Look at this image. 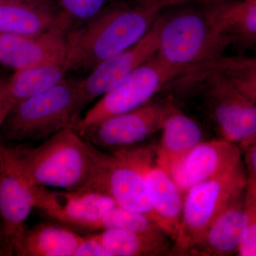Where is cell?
<instances>
[{
    "mask_svg": "<svg viewBox=\"0 0 256 256\" xmlns=\"http://www.w3.org/2000/svg\"><path fill=\"white\" fill-rule=\"evenodd\" d=\"M161 8L134 3L108 5L97 16L67 34L69 70L90 72L140 41L160 16Z\"/></svg>",
    "mask_w": 256,
    "mask_h": 256,
    "instance_id": "cell-1",
    "label": "cell"
},
{
    "mask_svg": "<svg viewBox=\"0 0 256 256\" xmlns=\"http://www.w3.org/2000/svg\"><path fill=\"white\" fill-rule=\"evenodd\" d=\"M8 150L30 186L77 191L85 190L92 178L97 148L68 128L40 146Z\"/></svg>",
    "mask_w": 256,
    "mask_h": 256,
    "instance_id": "cell-2",
    "label": "cell"
},
{
    "mask_svg": "<svg viewBox=\"0 0 256 256\" xmlns=\"http://www.w3.org/2000/svg\"><path fill=\"white\" fill-rule=\"evenodd\" d=\"M82 78H65L50 90L18 102L1 128L10 140L38 142L74 128L87 106Z\"/></svg>",
    "mask_w": 256,
    "mask_h": 256,
    "instance_id": "cell-3",
    "label": "cell"
},
{
    "mask_svg": "<svg viewBox=\"0 0 256 256\" xmlns=\"http://www.w3.org/2000/svg\"><path fill=\"white\" fill-rule=\"evenodd\" d=\"M156 54L172 65L198 69L222 58L232 44L216 26L204 4L161 18Z\"/></svg>",
    "mask_w": 256,
    "mask_h": 256,
    "instance_id": "cell-4",
    "label": "cell"
},
{
    "mask_svg": "<svg viewBox=\"0 0 256 256\" xmlns=\"http://www.w3.org/2000/svg\"><path fill=\"white\" fill-rule=\"evenodd\" d=\"M247 180L242 162L225 174L192 188L184 196L181 222L170 254L184 256L224 210L244 196Z\"/></svg>",
    "mask_w": 256,
    "mask_h": 256,
    "instance_id": "cell-5",
    "label": "cell"
},
{
    "mask_svg": "<svg viewBox=\"0 0 256 256\" xmlns=\"http://www.w3.org/2000/svg\"><path fill=\"white\" fill-rule=\"evenodd\" d=\"M194 70L172 65L156 54L119 85L102 95L73 128L80 133L102 120L138 108L149 102L168 82Z\"/></svg>",
    "mask_w": 256,
    "mask_h": 256,
    "instance_id": "cell-6",
    "label": "cell"
},
{
    "mask_svg": "<svg viewBox=\"0 0 256 256\" xmlns=\"http://www.w3.org/2000/svg\"><path fill=\"white\" fill-rule=\"evenodd\" d=\"M84 190L110 197L119 206L149 217L165 232L151 206L142 173L128 148L108 152L97 148L92 178Z\"/></svg>",
    "mask_w": 256,
    "mask_h": 256,
    "instance_id": "cell-7",
    "label": "cell"
},
{
    "mask_svg": "<svg viewBox=\"0 0 256 256\" xmlns=\"http://www.w3.org/2000/svg\"><path fill=\"white\" fill-rule=\"evenodd\" d=\"M204 82L205 98L222 139L244 149L256 138V102L215 69L196 70Z\"/></svg>",
    "mask_w": 256,
    "mask_h": 256,
    "instance_id": "cell-8",
    "label": "cell"
},
{
    "mask_svg": "<svg viewBox=\"0 0 256 256\" xmlns=\"http://www.w3.org/2000/svg\"><path fill=\"white\" fill-rule=\"evenodd\" d=\"M34 206L32 186L23 178L8 148L2 146L0 174V252L16 255Z\"/></svg>",
    "mask_w": 256,
    "mask_h": 256,
    "instance_id": "cell-9",
    "label": "cell"
},
{
    "mask_svg": "<svg viewBox=\"0 0 256 256\" xmlns=\"http://www.w3.org/2000/svg\"><path fill=\"white\" fill-rule=\"evenodd\" d=\"M169 108L170 106L149 102L102 120L79 134L99 149L114 151L129 148L160 130Z\"/></svg>",
    "mask_w": 256,
    "mask_h": 256,
    "instance_id": "cell-10",
    "label": "cell"
},
{
    "mask_svg": "<svg viewBox=\"0 0 256 256\" xmlns=\"http://www.w3.org/2000/svg\"><path fill=\"white\" fill-rule=\"evenodd\" d=\"M34 206L52 220L73 228L88 230L117 204L110 197L87 190H53L32 186Z\"/></svg>",
    "mask_w": 256,
    "mask_h": 256,
    "instance_id": "cell-11",
    "label": "cell"
},
{
    "mask_svg": "<svg viewBox=\"0 0 256 256\" xmlns=\"http://www.w3.org/2000/svg\"><path fill=\"white\" fill-rule=\"evenodd\" d=\"M242 162V149L237 144L224 139L202 141L169 172L184 197L198 184L225 174Z\"/></svg>",
    "mask_w": 256,
    "mask_h": 256,
    "instance_id": "cell-12",
    "label": "cell"
},
{
    "mask_svg": "<svg viewBox=\"0 0 256 256\" xmlns=\"http://www.w3.org/2000/svg\"><path fill=\"white\" fill-rule=\"evenodd\" d=\"M72 24L35 35L0 33V64L15 70L66 62L67 34Z\"/></svg>",
    "mask_w": 256,
    "mask_h": 256,
    "instance_id": "cell-13",
    "label": "cell"
},
{
    "mask_svg": "<svg viewBox=\"0 0 256 256\" xmlns=\"http://www.w3.org/2000/svg\"><path fill=\"white\" fill-rule=\"evenodd\" d=\"M161 18L158 16L149 32L127 50L100 64L82 78L86 104L119 85L134 70L158 53Z\"/></svg>",
    "mask_w": 256,
    "mask_h": 256,
    "instance_id": "cell-14",
    "label": "cell"
},
{
    "mask_svg": "<svg viewBox=\"0 0 256 256\" xmlns=\"http://www.w3.org/2000/svg\"><path fill=\"white\" fill-rule=\"evenodd\" d=\"M144 176L151 206L174 240L181 222L184 197L168 170L156 163L152 148H128Z\"/></svg>",
    "mask_w": 256,
    "mask_h": 256,
    "instance_id": "cell-15",
    "label": "cell"
},
{
    "mask_svg": "<svg viewBox=\"0 0 256 256\" xmlns=\"http://www.w3.org/2000/svg\"><path fill=\"white\" fill-rule=\"evenodd\" d=\"M72 23L54 0H0V33L35 35Z\"/></svg>",
    "mask_w": 256,
    "mask_h": 256,
    "instance_id": "cell-16",
    "label": "cell"
},
{
    "mask_svg": "<svg viewBox=\"0 0 256 256\" xmlns=\"http://www.w3.org/2000/svg\"><path fill=\"white\" fill-rule=\"evenodd\" d=\"M244 198V195L224 210L184 256H228L238 254L248 228Z\"/></svg>",
    "mask_w": 256,
    "mask_h": 256,
    "instance_id": "cell-17",
    "label": "cell"
},
{
    "mask_svg": "<svg viewBox=\"0 0 256 256\" xmlns=\"http://www.w3.org/2000/svg\"><path fill=\"white\" fill-rule=\"evenodd\" d=\"M160 130L161 140L156 150V160L158 164L168 172L178 160L203 141L200 126L172 106Z\"/></svg>",
    "mask_w": 256,
    "mask_h": 256,
    "instance_id": "cell-18",
    "label": "cell"
},
{
    "mask_svg": "<svg viewBox=\"0 0 256 256\" xmlns=\"http://www.w3.org/2000/svg\"><path fill=\"white\" fill-rule=\"evenodd\" d=\"M216 28L232 44L256 45V3L246 0L204 4Z\"/></svg>",
    "mask_w": 256,
    "mask_h": 256,
    "instance_id": "cell-19",
    "label": "cell"
},
{
    "mask_svg": "<svg viewBox=\"0 0 256 256\" xmlns=\"http://www.w3.org/2000/svg\"><path fill=\"white\" fill-rule=\"evenodd\" d=\"M84 236L52 223L26 229L18 248L20 256H74Z\"/></svg>",
    "mask_w": 256,
    "mask_h": 256,
    "instance_id": "cell-20",
    "label": "cell"
},
{
    "mask_svg": "<svg viewBox=\"0 0 256 256\" xmlns=\"http://www.w3.org/2000/svg\"><path fill=\"white\" fill-rule=\"evenodd\" d=\"M66 62H54L15 70L9 78L10 94L14 105L50 90L66 78Z\"/></svg>",
    "mask_w": 256,
    "mask_h": 256,
    "instance_id": "cell-21",
    "label": "cell"
},
{
    "mask_svg": "<svg viewBox=\"0 0 256 256\" xmlns=\"http://www.w3.org/2000/svg\"><path fill=\"white\" fill-rule=\"evenodd\" d=\"M94 235L112 256H160L169 250L166 239L154 238L129 229H105Z\"/></svg>",
    "mask_w": 256,
    "mask_h": 256,
    "instance_id": "cell-22",
    "label": "cell"
},
{
    "mask_svg": "<svg viewBox=\"0 0 256 256\" xmlns=\"http://www.w3.org/2000/svg\"><path fill=\"white\" fill-rule=\"evenodd\" d=\"M110 228L129 229L160 239H166V236L168 235L149 217L118 204L108 210L97 222H94L88 230Z\"/></svg>",
    "mask_w": 256,
    "mask_h": 256,
    "instance_id": "cell-23",
    "label": "cell"
},
{
    "mask_svg": "<svg viewBox=\"0 0 256 256\" xmlns=\"http://www.w3.org/2000/svg\"><path fill=\"white\" fill-rule=\"evenodd\" d=\"M208 68L224 74L240 92L256 102V57H222Z\"/></svg>",
    "mask_w": 256,
    "mask_h": 256,
    "instance_id": "cell-24",
    "label": "cell"
},
{
    "mask_svg": "<svg viewBox=\"0 0 256 256\" xmlns=\"http://www.w3.org/2000/svg\"><path fill=\"white\" fill-rule=\"evenodd\" d=\"M244 206L248 217V228L246 237L237 255L256 256V178L248 175L244 192Z\"/></svg>",
    "mask_w": 256,
    "mask_h": 256,
    "instance_id": "cell-25",
    "label": "cell"
},
{
    "mask_svg": "<svg viewBox=\"0 0 256 256\" xmlns=\"http://www.w3.org/2000/svg\"><path fill=\"white\" fill-rule=\"evenodd\" d=\"M110 0H57L58 6L72 22L85 23L97 16Z\"/></svg>",
    "mask_w": 256,
    "mask_h": 256,
    "instance_id": "cell-26",
    "label": "cell"
},
{
    "mask_svg": "<svg viewBox=\"0 0 256 256\" xmlns=\"http://www.w3.org/2000/svg\"><path fill=\"white\" fill-rule=\"evenodd\" d=\"M74 256H112L94 234L85 236L77 247Z\"/></svg>",
    "mask_w": 256,
    "mask_h": 256,
    "instance_id": "cell-27",
    "label": "cell"
},
{
    "mask_svg": "<svg viewBox=\"0 0 256 256\" xmlns=\"http://www.w3.org/2000/svg\"><path fill=\"white\" fill-rule=\"evenodd\" d=\"M14 106L10 94L9 79L0 76V129Z\"/></svg>",
    "mask_w": 256,
    "mask_h": 256,
    "instance_id": "cell-28",
    "label": "cell"
},
{
    "mask_svg": "<svg viewBox=\"0 0 256 256\" xmlns=\"http://www.w3.org/2000/svg\"><path fill=\"white\" fill-rule=\"evenodd\" d=\"M248 175L256 178V138L244 148Z\"/></svg>",
    "mask_w": 256,
    "mask_h": 256,
    "instance_id": "cell-29",
    "label": "cell"
},
{
    "mask_svg": "<svg viewBox=\"0 0 256 256\" xmlns=\"http://www.w3.org/2000/svg\"><path fill=\"white\" fill-rule=\"evenodd\" d=\"M134 4L146 5V6H158L162 10L168 8L170 2L172 0H128Z\"/></svg>",
    "mask_w": 256,
    "mask_h": 256,
    "instance_id": "cell-30",
    "label": "cell"
},
{
    "mask_svg": "<svg viewBox=\"0 0 256 256\" xmlns=\"http://www.w3.org/2000/svg\"><path fill=\"white\" fill-rule=\"evenodd\" d=\"M226 1H238V0H172L170 2L168 6H174V5L186 4L190 2H197L200 4H210V3L220 2Z\"/></svg>",
    "mask_w": 256,
    "mask_h": 256,
    "instance_id": "cell-31",
    "label": "cell"
},
{
    "mask_svg": "<svg viewBox=\"0 0 256 256\" xmlns=\"http://www.w3.org/2000/svg\"><path fill=\"white\" fill-rule=\"evenodd\" d=\"M2 158V146H0V174H1Z\"/></svg>",
    "mask_w": 256,
    "mask_h": 256,
    "instance_id": "cell-32",
    "label": "cell"
},
{
    "mask_svg": "<svg viewBox=\"0 0 256 256\" xmlns=\"http://www.w3.org/2000/svg\"><path fill=\"white\" fill-rule=\"evenodd\" d=\"M246 1L249 2L256 3V0H246Z\"/></svg>",
    "mask_w": 256,
    "mask_h": 256,
    "instance_id": "cell-33",
    "label": "cell"
}]
</instances>
